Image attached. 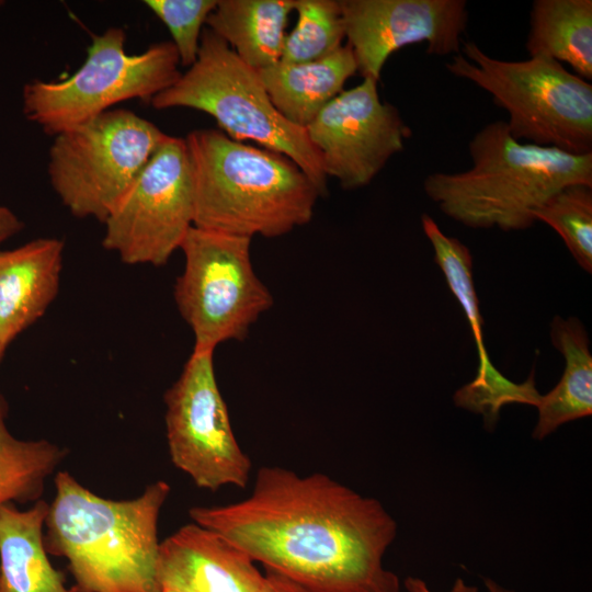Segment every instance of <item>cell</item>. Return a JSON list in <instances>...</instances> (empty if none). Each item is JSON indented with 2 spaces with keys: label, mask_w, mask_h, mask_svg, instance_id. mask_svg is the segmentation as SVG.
Masks as SVG:
<instances>
[{
  "label": "cell",
  "mask_w": 592,
  "mask_h": 592,
  "mask_svg": "<svg viewBox=\"0 0 592 592\" xmlns=\"http://www.w3.org/2000/svg\"><path fill=\"white\" fill-rule=\"evenodd\" d=\"M189 515L309 592H399L383 563L396 520L377 499L323 473L263 466L246 498L192 506Z\"/></svg>",
  "instance_id": "obj_1"
},
{
  "label": "cell",
  "mask_w": 592,
  "mask_h": 592,
  "mask_svg": "<svg viewBox=\"0 0 592 592\" xmlns=\"http://www.w3.org/2000/svg\"><path fill=\"white\" fill-rule=\"evenodd\" d=\"M170 490L158 480L136 498L112 500L58 471L46 550L68 560L80 592H162L158 521Z\"/></svg>",
  "instance_id": "obj_2"
},
{
  "label": "cell",
  "mask_w": 592,
  "mask_h": 592,
  "mask_svg": "<svg viewBox=\"0 0 592 592\" xmlns=\"http://www.w3.org/2000/svg\"><path fill=\"white\" fill-rule=\"evenodd\" d=\"M194 193V226L274 238L308 224L320 195L289 158L200 128L184 138Z\"/></svg>",
  "instance_id": "obj_3"
},
{
  "label": "cell",
  "mask_w": 592,
  "mask_h": 592,
  "mask_svg": "<svg viewBox=\"0 0 592 592\" xmlns=\"http://www.w3.org/2000/svg\"><path fill=\"white\" fill-rule=\"evenodd\" d=\"M468 149L470 168L430 173L423 190L443 214L470 228L527 229L534 212L563 186H592V152L523 144L505 121L481 127Z\"/></svg>",
  "instance_id": "obj_4"
},
{
  "label": "cell",
  "mask_w": 592,
  "mask_h": 592,
  "mask_svg": "<svg viewBox=\"0 0 592 592\" xmlns=\"http://www.w3.org/2000/svg\"><path fill=\"white\" fill-rule=\"evenodd\" d=\"M150 104L156 110L186 107L210 115L229 138L251 140L289 158L320 195L326 194L328 177L306 129L278 113L258 70L244 64L210 30H203L195 62Z\"/></svg>",
  "instance_id": "obj_5"
},
{
  "label": "cell",
  "mask_w": 592,
  "mask_h": 592,
  "mask_svg": "<svg viewBox=\"0 0 592 592\" xmlns=\"http://www.w3.org/2000/svg\"><path fill=\"white\" fill-rule=\"evenodd\" d=\"M445 68L487 91L503 109L511 135L574 155L592 152V84L562 64L534 56L508 61L462 41L460 53Z\"/></svg>",
  "instance_id": "obj_6"
},
{
  "label": "cell",
  "mask_w": 592,
  "mask_h": 592,
  "mask_svg": "<svg viewBox=\"0 0 592 592\" xmlns=\"http://www.w3.org/2000/svg\"><path fill=\"white\" fill-rule=\"evenodd\" d=\"M125 43V31L110 27L92 36L84 62L71 76L26 83L22 93L26 118L55 136L121 102L150 103L180 78V60L171 42L152 44L140 54H128Z\"/></svg>",
  "instance_id": "obj_7"
},
{
  "label": "cell",
  "mask_w": 592,
  "mask_h": 592,
  "mask_svg": "<svg viewBox=\"0 0 592 592\" xmlns=\"http://www.w3.org/2000/svg\"><path fill=\"white\" fill-rule=\"evenodd\" d=\"M166 136L132 111H106L54 136L50 185L75 217L104 223Z\"/></svg>",
  "instance_id": "obj_8"
},
{
  "label": "cell",
  "mask_w": 592,
  "mask_h": 592,
  "mask_svg": "<svg viewBox=\"0 0 592 592\" xmlns=\"http://www.w3.org/2000/svg\"><path fill=\"white\" fill-rule=\"evenodd\" d=\"M251 238L193 226L180 249L185 264L174 285L180 315L194 334L196 351L243 341L250 327L273 305L254 272Z\"/></svg>",
  "instance_id": "obj_9"
},
{
  "label": "cell",
  "mask_w": 592,
  "mask_h": 592,
  "mask_svg": "<svg viewBox=\"0 0 592 592\" xmlns=\"http://www.w3.org/2000/svg\"><path fill=\"white\" fill-rule=\"evenodd\" d=\"M213 355L193 350L163 396L169 455L201 489L246 488L252 462L234 433Z\"/></svg>",
  "instance_id": "obj_10"
},
{
  "label": "cell",
  "mask_w": 592,
  "mask_h": 592,
  "mask_svg": "<svg viewBox=\"0 0 592 592\" xmlns=\"http://www.w3.org/2000/svg\"><path fill=\"white\" fill-rule=\"evenodd\" d=\"M104 249L126 264H166L194 226V193L184 138L167 135L103 223Z\"/></svg>",
  "instance_id": "obj_11"
},
{
  "label": "cell",
  "mask_w": 592,
  "mask_h": 592,
  "mask_svg": "<svg viewBox=\"0 0 592 592\" xmlns=\"http://www.w3.org/2000/svg\"><path fill=\"white\" fill-rule=\"evenodd\" d=\"M377 83L363 78L343 90L305 128L327 177L344 190L368 185L411 136L397 107L380 100Z\"/></svg>",
  "instance_id": "obj_12"
},
{
  "label": "cell",
  "mask_w": 592,
  "mask_h": 592,
  "mask_svg": "<svg viewBox=\"0 0 592 592\" xmlns=\"http://www.w3.org/2000/svg\"><path fill=\"white\" fill-rule=\"evenodd\" d=\"M357 72L380 79L389 56L425 43L436 56L460 53L468 25L465 0H339Z\"/></svg>",
  "instance_id": "obj_13"
},
{
  "label": "cell",
  "mask_w": 592,
  "mask_h": 592,
  "mask_svg": "<svg viewBox=\"0 0 592 592\" xmlns=\"http://www.w3.org/2000/svg\"><path fill=\"white\" fill-rule=\"evenodd\" d=\"M263 577L243 550L194 522L160 542L161 585L182 592H257Z\"/></svg>",
  "instance_id": "obj_14"
},
{
  "label": "cell",
  "mask_w": 592,
  "mask_h": 592,
  "mask_svg": "<svg viewBox=\"0 0 592 592\" xmlns=\"http://www.w3.org/2000/svg\"><path fill=\"white\" fill-rule=\"evenodd\" d=\"M64 242L38 238L0 251V344L3 349L36 322L56 298Z\"/></svg>",
  "instance_id": "obj_15"
},
{
  "label": "cell",
  "mask_w": 592,
  "mask_h": 592,
  "mask_svg": "<svg viewBox=\"0 0 592 592\" xmlns=\"http://www.w3.org/2000/svg\"><path fill=\"white\" fill-rule=\"evenodd\" d=\"M258 72L278 113L289 123L306 128L343 91L346 80L357 72V66L346 44L315 61H278Z\"/></svg>",
  "instance_id": "obj_16"
},
{
  "label": "cell",
  "mask_w": 592,
  "mask_h": 592,
  "mask_svg": "<svg viewBox=\"0 0 592 592\" xmlns=\"http://www.w3.org/2000/svg\"><path fill=\"white\" fill-rule=\"evenodd\" d=\"M48 503L0 505V592H73L50 563L44 543Z\"/></svg>",
  "instance_id": "obj_17"
},
{
  "label": "cell",
  "mask_w": 592,
  "mask_h": 592,
  "mask_svg": "<svg viewBox=\"0 0 592 592\" xmlns=\"http://www.w3.org/2000/svg\"><path fill=\"white\" fill-rule=\"evenodd\" d=\"M294 0H218L206 24L248 66L261 70L281 60Z\"/></svg>",
  "instance_id": "obj_18"
},
{
  "label": "cell",
  "mask_w": 592,
  "mask_h": 592,
  "mask_svg": "<svg viewBox=\"0 0 592 592\" xmlns=\"http://www.w3.org/2000/svg\"><path fill=\"white\" fill-rule=\"evenodd\" d=\"M550 339L566 365L558 384L542 395L536 406L538 420L533 430L536 440L592 413V355L587 330L574 317L556 316L550 323Z\"/></svg>",
  "instance_id": "obj_19"
},
{
  "label": "cell",
  "mask_w": 592,
  "mask_h": 592,
  "mask_svg": "<svg viewBox=\"0 0 592 592\" xmlns=\"http://www.w3.org/2000/svg\"><path fill=\"white\" fill-rule=\"evenodd\" d=\"M525 48L530 57L566 62L574 75L592 79V1L535 0Z\"/></svg>",
  "instance_id": "obj_20"
},
{
  "label": "cell",
  "mask_w": 592,
  "mask_h": 592,
  "mask_svg": "<svg viewBox=\"0 0 592 592\" xmlns=\"http://www.w3.org/2000/svg\"><path fill=\"white\" fill-rule=\"evenodd\" d=\"M8 403L0 394V505L41 499L46 479L67 456L47 440H20L8 429Z\"/></svg>",
  "instance_id": "obj_21"
},
{
  "label": "cell",
  "mask_w": 592,
  "mask_h": 592,
  "mask_svg": "<svg viewBox=\"0 0 592 592\" xmlns=\"http://www.w3.org/2000/svg\"><path fill=\"white\" fill-rule=\"evenodd\" d=\"M421 224L424 235L433 247L434 260L470 327L478 352L479 364L476 376H482L493 367V364L483 342V319L474 284L471 253L458 239L446 236L428 214L421 216Z\"/></svg>",
  "instance_id": "obj_22"
},
{
  "label": "cell",
  "mask_w": 592,
  "mask_h": 592,
  "mask_svg": "<svg viewBox=\"0 0 592 592\" xmlns=\"http://www.w3.org/2000/svg\"><path fill=\"white\" fill-rule=\"evenodd\" d=\"M297 23L286 34L281 62L325 58L342 46L345 29L339 0H294Z\"/></svg>",
  "instance_id": "obj_23"
},
{
  "label": "cell",
  "mask_w": 592,
  "mask_h": 592,
  "mask_svg": "<svg viewBox=\"0 0 592 592\" xmlns=\"http://www.w3.org/2000/svg\"><path fill=\"white\" fill-rule=\"evenodd\" d=\"M563 240L576 262L592 272V186L569 184L551 195L534 214Z\"/></svg>",
  "instance_id": "obj_24"
},
{
  "label": "cell",
  "mask_w": 592,
  "mask_h": 592,
  "mask_svg": "<svg viewBox=\"0 0 592 592\" xmlns=\"http://www.w3.org/2000/svg\"><path fill=\"white\" fill-rule=\"evenodd\" d=\"M540 396L533 373L525 382L516 384L496 369L485 378H475L459 388L454 395V402L457 407L481 414L485 426L492 430L504 405L523 403L536 407Z\"/></svg>",
  "instance_id": "obj_25"
},
{
  "label": "cell",
  "mask_w": 592,
  "mask_h": 592,
  "mask_svg": "<svg viewBox=\"0 0 592 592\" xmlns=\"http://www.w3.org/2000/svg\"><path fill=\"white\" fill-rule=\"evenodd\" d=\"M218 0H146L145 4L167 26L180 65L191 67L198 55L203 25Z\"/></svg>",
  "instance_id": "obj_26"
},
{
  "label": "cell",
  "mask_w": 592,
  "mask_h": 592,
  "mask_svg": "<svg viewBox=\"0 0 592 592\" xmlns=\"http://www.w3.org/2000/svg\"><path fill=\"white\" fill-rule=\"evenodd\" d=\"M485 584L488 592H513L512 590L501 587L491 579H485ZM405 588L408 592H434L422 579L417 577H408L405 580ZM448 592H478V589L467 584L462 578H458L454 581V584Z\"/></svg>",
  "instance_id": "obj_27"
},
{
  "label": "cell",
  "mask_w": 592,
  "mask_h": 592,
  "mask_svg": "<svg viewBox=\"0 0 592 592\" xmlns=\"http://www.w3.org/2000/svg\"><path fill=\"white\" fill-rule=\"evenodd\" d=\"M257 592H309L294 581L272 571H266Z\"/></svg>",
  "instance_id": "obj_28"
},
{
  "label": "cell",
  "mask_w": 592,
  "mask_h": 592,
  "mask_svg": "<svg viewBox=\"0 0 592 592\" xmlns=\"http://www.w3.org/2000/svg\"><path fill=\"white\" fill-rule=\"evenodd\" d=\"M23 228V223L8 207L0 205V244Z\"/></svg>",
  "instance_id": "obj_29"
},
{
  "label": "cell",
  "mask_w": 592,
  "mask_h": 592,
  "mask_svg": "<svg viewBox=\"0 0 592 592\" xmlns=\"http://www.w3.org/2000/svg\"><path fill=\"white\" fill-rule=\"evenodd\" d=\"M162 592H181V591L169 585H162Z\"/></svg>",
  "instance_id": "obj_30"
},
{
  "label": "cell",
  "mask_w": 592,
  "mask_h": 592,
  "mask_svg": "<svg viewBox=\"0 0 592 592\" xmlns=\"http://www.w3.org/2000/svg\"><path fill=\"white\" fill-rule=\"evenodd\" d=\"M4 351H5V349H3V348L1 346V344H0V361H1L2 357H3Z\"/></svg>",
  "instance_id": "obj_31"
},
{
  "label": "cell",
  "mask_w": 592,
  "mask_h": 592,
  "mask_svg": "<svg viewBox=\"0 0 592 592\" xmlns=\"http://www.w3.org/2000/svg\"><path fill=\"white\" fill-rule=\"evenodd\" d=\"M182 592V591H181Z\"/></svg>",
  "instance_id": "obj_32"
},
{
  "label": "cell",
  "mask_w": 592,
  "mask_h": 592,
  "mask_svg": "<svg viewBox=\"0 0 592 592\" xmlns=\"http://www.w3.org/2000/svg\"><path fill=\"white\" fill-rule=\"evenodd\" d=\"M1 3V2H0Z\"/></svg>",
  "instance_id": "obj_33"
}]
</instances>
